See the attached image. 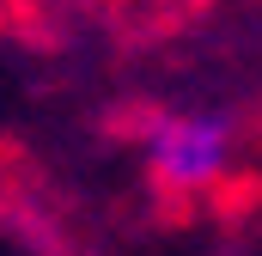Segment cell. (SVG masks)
Returning <instances> with one entry per match:
<instances>
[{
  "mask_svg": "<svg viewBox=\"0 0 262 256\" xmlns=\"http://www.w3.org/2000/svg\"><path fill=\"white\" fill-rule=\"evenodd\" d=\"M146 159H152V171H159L165 183L195 189V183H207V177L226 165V128L207 122V116H171V122L152 128Z\"/></svg>",
  "mask_w": 262,
  "mask_h": 256,
  "instance_id": "cell-1",
  "label": "cell"
}]
</instances>
